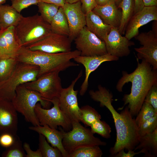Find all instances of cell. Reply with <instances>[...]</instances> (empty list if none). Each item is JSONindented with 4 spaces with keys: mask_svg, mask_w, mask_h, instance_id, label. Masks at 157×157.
<instances>
[{
    "mask_svg": "<svg viewBox=\"0 0 157 157\" xmlns=\"http://www.w3.org/2000/svg\"><path fill=\"white\" fill-rule=\"evenodd\" d=\"M89 94L94 101L100 102L101 107H106L112 115L116 131V141L109 150L112 156L122 149L134 150L138 144L140 136L138 127L127 106L119 113L112 104V93L105 87L99 85L98 90H90Z\"/></svg>",
    "mask_w": 157,
    "mask_h": 157,
    "instance_id": "cell-1",
    "label": "cell"
},
{
    "mask_svg": "<svg viewBox=\"0 0 157 157\" xmlns=\"http://www.w3.org/2000/svg\"><path fill=\"white\" fill-rule=\"evenodd\" d=\"M137 66L132 72L129 74L125 71L122 72V76L116 85V89L119 92L126 83H131V91L129 94L124 95L122 100L124 106L128 104L130 112L133 117L136 115L144 102L145 98L151 87L157 83V69L144 60L140 63L136 58Z\"/></svg>",
    "mask_w": 157,
    "mask_h": 157,
    "instance_id": "cell-2",
    "label": "cell"
},
{
    "mask_svg": "<svg viewBox=\"0 0 157 157\" xmlns=\"http://www.w3.org/2000/svg\"><path fill=\"white\" fill-rule=\"evenodd\" d=\"M80 55L77 50L66 52L48 53L39 50H32L22 47L16 57L19 62L35 65L39 68L37 78L51 72H59L72 67L78 66L71 60Z\"/></svg>",
    "mask_w": 157,
    "mask_h": 157,
    "instance_id": "cell-3",
    "label": "cell"
},
{
    "mask_svg": "<svg viewBox=\"0 0 157 157\" xmlns=\"http://www.w3.org/2000/svg\"><path fill=\"white\" fill-rule=\"evenodd\" d=\"M15 27L16 36L22 47H27L52 32L50 24L38 14L22 16Z\"/></svg>",
    "mask_w": 157,
    "mask_h": 157,
    "instance_id": "cell-4",
    "label": "cell"
},
{
    "mask_svg": "<svg viewBox=\"0 0 157 157\" xmlns=\"http://www.w3.org/2000/svg\"><path fill=\"white\" fill-rule=\"evenodd\" d=\"M11 101L17 111L33 126L40 125L35 111L37 104L40 103L43 108L49 109L51 103L37 92L26 88L24 84L17 88L15 95Z\"/></svg>",
    "mask_w": 157,
    "mask_h": 157,
    "instance_id": "cell-5",
    "label": "cell"
},
{
    "mask_svg": "<svg viewBox=\"0 0 157 157\" xmlns=\"http://www.w3.org/2000/svg\"><path fill=\"white\" fill-rule=\"evenodd\" d=\"M39 70V67L36 65L18 61L11 76L0 83V98L11 101L15 95L17 88L36 80Z\"/></svg>",
    "mask_w": 157,
    "mask_h": 157,
    "instance_id": "cell-6",
    "label": "cell"
},
{
    "mask_svg": "<svg viewBox=\"0 0 157 157\" xmlns=\"http://www.w3.org/2000/svg\"><path fill=\"white\" fill-rule=\"evenodd\" d=\"M72 129L68 131L63 129L62 143L69 154L80 147L91 145L106 146L107 144L95 137L91 129L84 127L79 122H72Z\"/></svg>",
    "mask_w": 157,
    "mask_h": 157,
    "instance_id": "cell-7",
    "label": "cell"
},
{
    "mask_svg": "<svg viewBox=\"0 0 157 157\" xmlns=\"http://www.w3.org/2000/svg\"><path fill=\"white\" fill-rule=\"evenodd\" d=\"M50 101L53 105L50 109L43 108L40 103L36 104L35 111L40 125H47L56 129L58 126H61L65 131L71 130L72 127L71 121L60 109L58 98H54Z\"/></svg>",
    "mask_w": 157,
    "mask_h": 157,
    "instance_id": "cell-8",
    "label": "cell"
},
{
    "mask_svg": "<svg viewBox=\"0 0 157 157\" xmlns=\"http://www.w3.org/2000/svg\"><path fill=\"white\" fill-rule=\"evenodd\" d=\"M59 73L49 72L24 84L28 89L37 92L43 98L50 101L54 98L58 97L63 88Z\"/></svg>",
    "mask_w": 157,
    "mask_h": 157,
    "instance_id": "cell-9",
    "label": "cell"
},
{
    "mask_svg": "<svg viewBox=\"0 0 157 157\" xmlns=\"http://www.w3.org/2000/svg\"><path fill=\"white\" fill-rule=\"evenodd\" d=\"M82 75L81 70L68 87L62 88L58 97L60 109L70 119L71 123L82 122L81 111L77 101L78 91L74 89L76 83Z\"/></svg>",
    "mask_w": 157,
    "mask_h": 157,
    "instance_id": "cell-10",
    "label": "cell"
},
{
    "mask_svg": "<svg viewBox=\"0 0 157 157\" xmlns=\"http://www.w3.org/2000/svg\"><path fill=\"white\" fill-rule=\"evenodd\" d=\"M77 50L83 56H94L107 53L104 42L85 26L74 39Z\"/></svg>",
    "mask_w": 157,
    "mask_h": 157,
    "instance_id": "cell-11",
    "label": "cell"
},
{
    "mask_svg": "<svg viewBox=\"0 0 157 157\" xmlns=\"http://www.w3.org/2000/svg\"><path fill=\"white\" fill-rule=\"evenodd\" d=\"M142 45L135 48L138 59L144 60L157 69V35L154 30L139 33L134 37Z\"/></svg>",
    "mask_w": 157,
    "mask_h": 157,
    "instance_id": "cell-12",
    "label": "cell"
},
{
    "mask_svg": "<svg viewBox=\"0 0 157 157\" xmlns=\"http://www.w3.org/2000/svg\"><path fill=\"white\" fill-rule=\"evenodd\" d=\"M71 41L68 36L52 32L43 39L26 47L32 50L50 53L71 51Z\"/></svg>",
    "mask_w": 157,
    "mask_h": 157,
    "instance_id": "cell-13",
    "label": "cell"
},
{
    "mask_svg": "<svg viewBox=\"0 0 157 157\" xmlns=\"http://www.w3.org/2000/svg\"><path fill=\"white\" fill-rule=\"evenodd\" d=\"M63 8L69 28L68 37L72 42L86 26L85 14L82 9L80 1L73 3L66 2Z\"/></svg>",
    "mask_w": 157,
    "mask_h": 157,
    "instance_id": "cell-14",
    "label": "cell"
},
{
    "mask_svg": "<svg viewBox=\"0 0 157 157\" xmlns=\"http://www.w3.org/2000/svg\"><path fill=\"white\" fill-rule=\"evenodd\" d=\"M108 53L118 58L128 56L129 47L134 43L119 33L118 28L112 27L109 33L103 39Z\"/></svg>",
    "mask_w": 157,
    "mask_h": 157,
    "instance_id": "cell-15",
    "label": "cell"
},
{
    "mask_svg": "<svg viewBox=\"0 0 157 157\" xmlns=\"http://www.w3.org/2000/svg\"><path fill=\"white\" fill-rule=\"evenodd\" d=\"M17 111L11 101L0 98V134L17 135L18 128Z\"/></svg>",
    "mask_w": 157,
    "mask_h": 157,
    "instance_id": "cell-16",
    "label": "cell"
},
{
    "mask_svg": "<svg viewBox=\"0 0 157 157\" xmlns=\"http://www.w3.org/2000/svg\"><path fill=\"white\" fill-rule=\"evenodd\" d=\"M154 20H157V6H144L130 19L126 28L125 36L130 40L139 33L141 27Z\"/></svg>",
    "mask_w": 157,
    "mask_h": 157,
    "instance_id": "cell-17",
    "label": "cell"
},
{
    "mask_svg": "<svg viewBox=\"0 0 157 157\" xmlns=\"http://www.w3.org/2000/svg\"><path fill=\"white\" fill-rule=\"evenodd\" d=\"M119 58L109 53L101 56H78L73 59L76 62L81 64L85 69V78L79 92L80 95H83L88 86V78L90 74L96 70L102 63L106 61H117Z\"/></svg>",
    "mask_w": 157,
    "mask_h": 157,
    "instance_id": "cell-18",
    "label": "cell"
},
{
    "mask_svg": "<svg viewBox=\"0 0 157 157\" xmlns=\"http://www.w3.org/2000/svg\"><path fill=\"white\" fill-rule=\"evenodd\" d=\"M22 47L16 36L14 26L0 30V58H16Z\"/></svg>",
    "mask_w": 157,
    "mask_h": 157,
    "instance_id": "cell-19",
    "label": "cell"
},
{
    "mask_svg": "<svg viewBox=\"0 0 157 157\" xmlns=\"http://www.w3.org/2000/svg\"><path fill=\"white\" fill-rule=\"evenodd\" d=\"M117 6L115 0H112L102 6L97 5L92 10L106 24L118 28L121 20L122 12Z\"/></svg>",
    "mask_w": 157,
    "mask_h": 157,
    "instance_id": "cell-20",
    "label": "cell"
},
{
    "mask_svg": "<svg viewBox=\"0 0 157 157\" xmlns=\"http://www.w3.org/2000/svg\"><path fill=\"white\" fill-rule=\"evenodd\" d=\"M29 129L44 135L51 146L57 148L61 152L63 157H68V154L64 149L62 143L63 138V129L59 127L60 131L51 128L47 125L32 126Z\"/></svg>",
    "mask_w": 157,
    "mask_h": 157,
    "instance_id": "cell-21",
    "label": "cell"
},
{
    "mask_svg": "<svg viewBox=\"0 0 157 157\" xmlns=\"http://www.w3.org/2000/svg\"><path fill=\"white\" fill-rule=\"evenodd\" d=\"M86 26L91 32L103 40L109 33L111 27L105 24L97 15L92 11L85 14Z\"/></svg>",
    "mask_w": 157,
    "mask_h": 157,
    "instance_id": "cell-22",
    "label": "cell"
},
{
    "mask_svg": "<svg viewBox=\"0 0 157 157\" xmlns=\"http://www.w3.org/2000/svg\"><path fill=\"white\" fill-rule=\"evenodd\" d=\"M139 150L144 157L157 156V129L151 133L140 137L139 142L134 150Z\"/></svg>",
    "mask_w": 157,
    "mask_h": 157,
    "instance_id": "cell-23",
    "label": "cell"
},
{
    "mask_svg": "<svg viewBox=\"0 0 157 157\" xmlns=\"http://www.w3.org/2000/svg\"><path fill=\"white\" fill-rule=\"evenodd\" d=\"M22 16L11 6L0 5V30L15 26Z\"/></svg>",
    "mask_w": 157,
    "mask_h": 157,
    "instance_id": "cell-24",
    "label": "cell"
},
{
    "mask_svg": "<svg viewBox=\"0 0 157 157\" xmlns=\"http://www.w3.org/2000/svg\"><path fill=\"white\" fill-rule=\"evenodd\" d=\"M50 24L52 32L68 37L69 28L62 7H59Z\"/></svg>",
    "mask_w": 157,
    "mask_h": 157,
    "instance_id": "cell-25",
    "label": "cell"
},
{
    "mask_svg": "<svg viewBox=\"0 0 157 157\" xmlns=\"http://www.w3.org/2000/svg\"><path fill=\"white\" fill-rule=\"evenodd\" d=\"M121 9L122 18L118 30L122 35L124 34L126 28L130 19L133 15L134 3L133 0H122L117 6Z\"/></svg>",
    "mask_w": 157,
    "mask_h": 157,
    "instance_id": "cell-26",
    "label": "cell"
},
{
    "mask_svg": "<svg viewBox=\"0 0 157 157\" xmlns=\"http://www.w3.org/2000/svg\"><path fill=\"white\" fill-rule=\"evenodd\" d=\"M18 62L17 58H0V83L6 80L11 76Z\"/></svg>",
    "mask_w": 157,
    "mask_h": 157,
    "instance_id": "cell-27",
    "label": "cell"
},
{
    "mask_svg": "<svg viewBox=\"0 0 157 157\" xmlns=\"http://www.w3.org/2000/svg\"><path fill=\"white\" fill-rule=\"evenodd\" d=\"M99 146L91 145L80 147L70 153L68 157H101L103 154Z\"/></svg>",
    "mask_w": 157,
    "mask_h": 157,
    "instance_id": "cell-28",
    "label": "cell"
},
{
    "mask_svg": "<svg viewBox=\"0 0 157 157\" xmlns=\"http://www.w3.org/2000/svg\"><path fill=\"white\" fill-rule=\"evenodd\" d=\"M38 149L42 157H62V154L57 148L51 146L47 141L45 137L39 134Z\"/></svg>",
    "mask_w": 157,
    "mask_h": 157,
    "instance_id": "cell-29",
    "label": "cell"
},
{
    "mask_svg": "<svg viewBox=\"0 0 157 157\" xmlns=\"http://www.w3.org/2000/svg\"><path fill=\"white\" fill-rule=\"evenodd\" d=\"M39 12L42 18L50 24L60 7L54 4L40 1L37 5Z\"/></svg>",
    "mask_w": 157,
    "mask_h": 157,
    "instance_id": "cell-30",
    "label": "cell"
},
{
    "mask_svg": "<svg viewBox=\"0 0 157 157\" xmlns=\"http://www.w3.org/2000/svg\"><path fill=\"white\" fill-rule=\"evenodd\" d=\"M2 157H26L22 142L16 135L14 143L6 148L1 155Z\"/></svg>",
    "mask_w": 157,
    "mask_h": 157,
    "instance_id": "cell-31",
    "label": "cell"
},
{
    "mask_svg": "<svg viewBox=\"0 0 157 157\" xmlns=\"http://www.w3.org/2000/svg\"><path fill=\"white\" fill-rule=\"evenodd\" d=\"M157 115V111L149 103L144 101L135 119L138 127L146 120Z\"/></svg>",
    "mask_w": 157,
    "mask_h": 157,
    "instance_id": "cell-32",
    "label": "cell"
},
{
    "mask_svg": "<svg viewBox=\"0 0 157 157\" xmlns=\"http://www.w3.org/2000/svg\"><path fill=\"white\" fill-rule=\"evenodd\" d=\"M80 109L82 118V122L86 126H90L96 120L101 118V116L98 112L90 106H83Z\"/></svg>",
    "mask_w": 157,
    "mask_h": 157,
    "instance_id": "cell-33",
    "label": "cell"
},
{
    "mask_svg": "<svg viewBox=\"0 0 157 157\" xmlns=\"http://www.w3.org/2000/svg\"><path fill=\"white\" fill-rule=\"evenodd\" d=\"M101 119L96 120L90 126L91 130L94 133H97L106 139L110 138L111 128L105 122Z\"/></svg>",
    "mask_w": 157,
    "mask_h": 157,
    "instance_id": "cell-34",
    "label": "cell"
},
{
    "mask_svg": "<svg viewBox=\"0 0 157 157\" xmlns=\"http://www.w3.org/2000/svg\"><path fill=\"white\" fill-rule=\"evenodd\" d=\"M157 129V115L146 120L138 126L140 137L151 133Z\"/></svg>",
    "mask_w": 157,
    "mask_h": 157,
    "instance_id": "cell-35",
    "label": "cell"
},
{
    "mask_svg": "<svg viewBox=\"0 0 157 157\" xmlns=\"http://www.w3.org/2000/svg\"><path fill=\"white\" fill-rule=\"evenodd\" d=\"M11 6L20 13L24 9L32 5H37L39 0H11Z\"/></svg>",
    "mask_w": 157,
    "mask_h": 157,
    "instance_id": "cell-36",
    "label": "cell"
},
{
    "mask_svg": "<svg viewBox=\"0 0 157 157\" xmlns=\"http://www.w3.org/2000/svg\"><path fill=\"white\" fill-rule=\"evenodd\" d=\"M144 101L150 104L157 111V83L151 87L148 92Z\"/></svg>",
    "mask_w": 157,
    "mask_h": 157,
    "instance_id": "cell-37",
    "label": "cell"
},
{
    "mask_svg": "<svg viewBox=\"0 0 157 157\" xmlns=\"http://www.w3.org/2000/svg\"><path fill=\"white\" fill-rule=\"evenodd\" d=\"M16 135L6 133L0 134V145L6 148L10 147L14 143Z\"/></svg>",
    "mask_w": 157,
    "mask_h": 157,
    "instance_id": "cell-38",
    "label": "cell"
},
{
    "mask_svg": "<svg viewBox=\"0 0 157 157\" xmlns=\"http://www.w3.org/2000/svg\"><path fill=\"white\" fill-rule=\"evenodd\" d=\"M81 8L83 13L86 14L97 6L96 0H80Z\"/></svg>",
    "mask_w": 157,
    "mask_h": 157,
    "instance_id": "cell-39",
    "label": "cell"
},
{
    "mask_svg": "<svg viewBox=\"0 0 157 157\" xmlns=\"http://www.w3.org/2000/svg\"><path fill=\"white\" fill-rule=\"evenodd\" d=\"M24 150L26 151V157H42L39 149H38L36 151H33L30 148L29 144L24 142L23 144Z\"/></svg>",
    "mask_w": 157,
    "mask_h": 157,
    "instance_id": "cell-40",
    "label": "cell"
},
{
    "mask_svg": "<svg viewBox=\"0 0 157 157\" xmlns=\"http://www.w3.org/2000/svg\"><path fill=\"white\" fill-rule=\"evenodd\" d=\"M122 149L116 154L109 156L112 157H133L135 155L139 154L138 152H135L134 150H128L127 153Z\"/></svg>",
    "mask_w": 157,
    "mask_h": 157,
    "instance_id": "cell-41",
    "label": "cell"
},
{
    "mask_svg": "<svg viewBox=\"0 0 157 157\" xmlns=\"http://www.w3.org/2000/svg\"><path fill=\"white\" fill-rule=\"evenodd\" d=\"M133 15L141 10L144 6L142 0H134Z\"/></svg>",
    "mask_w": 157,
    "mask_h": 157,
    "instance_id": "cell-42",
    "label": "cell"
},
{
    "mask_svg": "<svg viewBox=\"0 0 157 157\" xmlns=\"http://www.w3.org/2000/svg\"><path fill=\"white\" fill-rule=\"evenodd\" d=\"M40 1L46 3L53 4L59 7H63L66 2L65 0H39Z\"/></svg>",
    "mask_w": 157,
    "mask_h": 157,
    "instance_id": "cell-43",
    "label": "cell"
},
{
    "mask_svg": "<svg viewBox=\"0 0 157 157\" xmlns=\"http://www.w3.org/2000/svg\"><path fill=\"white\" fill-rule=\"evenodd\" d=\"M144 6H157V0H142Z\"/></svg>",
    "mask_w": 157,
    "mask_h": 157,
    "instance_id": "cell-44",
    "label": "cell"
},
{
    "mask_svg": "<svg viewBox=\"0 0 157 157\" xmlns=\"http://www.w3.org/2000/svg\"><path fill=\"white\" fill-rule=\"evenodd\" d=\"M112 0H96L97 5L102 6L104 5Z\"/></svg>",
    "mask_w": 157,
    "mask_h": 157,
    "instance_id": "cell-45",
    "label": "cell"
},
{
    "mask_svg": "<svg viewBox=\"0 0 157 157\" xmlns=\"http://www.w3.org/2000/svg\"><path fill=\"white\" fill-rule=\"evenodd\" d=\"M80 0H65L66 2L69 3H76Z\"/></svg>",
    "mask_w": 157,
    "mask_h": 157,
    "instance_id": "cell-46",
    "label": "cell"
},
{
    "mask_svg": "<svg viewBox=\"0 0 157 157\" xmlns=\"http://www.w3.org/2000/svg\"><path fill=\"white\" fill-rule=\"evenodd\" d=\"M122 0H115L116 4L117 6H118L119 4L121 2Z\"/></svg>",
    "mask_w": 157,
    "mask_h": 157,
    "instance_id": "cell-47",
    "label": "cell"
},
{
    "mask_svg": "<svg viewBox=\"0 0 157 157\" xmlns=\"http://www.w3.org/2000/svg\"><path fill=\"white\" fill-rule=\"evenodd\" d=\"M7 0H0V5H2V4L4 3Z\"/></svg>",
    "mask_w": 157,
    "mask_h": 157,
    "instance_id": "cell-48",
    "label": "cell"
},
{
    "mask_svg": "<svg viewBox=\"0 0 157 157\" xmlns=\"http://www.w3.org/2000/svg\"><path fill=\"white\" fill-rule=\"evenodd\" d=\"M1 29V27H0V30Z\"/></svg>",
    "mask_w": 157,
    "mask_h": 157,
    "instance_id": "cell-49",
    "label": "cell"
}]
</instances>
